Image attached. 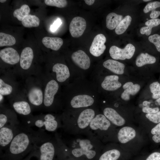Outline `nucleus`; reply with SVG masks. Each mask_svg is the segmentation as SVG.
I'll use <instances>...</instances> for the list:
<instances>
[{"mask_svg": "<svg viewBox=\"0 0 160 160\" xmlns=\"http://www.w3.org/2000/svg\"><path fill=\"white\" fill-rule=\"evenodd\" d=\"M21 124L6 125L0 128V147L6 150L14 137L19 132Z\"/></svg>", "mask_w": 160, "mask_h": 160, "instance_id": "0eeeda50", "label": "nucleus"}, {"mask_svg": "<svg viewBox=\"0 0 160 160\" xmlns=\"http://www.w3.org/2000/svg\"><path fill=\"white\" fill-rule=\"evenodd\" d=\"M135 49L131 44H128L123 49L116 46H111L109 50L111 57L115 60H125L130 59L133 56Z\"/></svg>", "mask_w": 160, "mask_h": 160, "instance_id": "1a4fd4ad", "label": "nucleus"}, {"mask_svg": "<svg viewBox=\"0 0 160 160\" xmlns=\"http://www.w3.org/2000/svg\"><path fill=\"white\" fill-rule=\"evenodd\" d=\"M86 22L83 17H76L71 21L69 29L71 36L74 38L81 36L83 33L86 27Z\"/></svg>", "mask_w": 160, "mask_h": 160, "instance_id": "2eb2a0df", "label": "nucleus"}, {"mask_svg": "<svg viewBox=\"0 0 160 160\" xmlns=\"http://www.w3.org/2000/svg\"><path fill=\"white\" fill-rule=\"evenodd\" d=\"M119 77L117 75L107 76L101 84L102 87L107 91L115 90L121 86V84L119 81Z\"/></svg>", "mask_w": 160, "mask_h": 160, "instance_id": "412c9836", "label": "nucleus"}, {"mask_svg": "<svg viewBox=\"0 0 160 160\" xmlns=\"http://www.w3.org/2000/svg\"><path fill=\"white\" fill-rule=\"evenodd\" d=\"M84 1L86 4L88 5H92L95 1L94 0H85Z\"/></svg>", "mask_w": 160, "mask_h": 160, "instance_id": "c03bdc74", "label": "nucleus"}, {"mask_svg": "<svg viewBox=\"0 0 160 160\" xmlns=\"http://www.w3.org/2000/svg\"><path fill=\"white\" fill-rule=\"evenodd\" d=\"M160 7V1H154L148 3L144 8L143 11L144 13H147L150 11L155 10Z\"/></svg>", "mask_w": 160, "mask_h": 160, "instance_id": "c9c22d12", "label": "nucleus"}, {"mask_svg": "<svg viewBox=\"0 0 160 160\" xmlns=\"http://www.w3.org/2000/svg\"><path fill=\"white\" fill-rule=\"evenodd\" d=\"M151 93L153 94L152 98L157 99L160 98V84L158 82H154L150 84L149 86Z\"/></svg>", "mask_w": 160, "mask_h": 160, "instance_id": "473e14b6", "label": "nucleus"}, {"mask_svg": "<svg viewBox=\"0 0 160 160\" xmlns=\"http://www.w3.org/2000/svg\"><path fill=\"white\" fill-rule=\"evenodd\" d=\"M95 114L94 111L92 109H87L83 111L80 113L77 120L78 127L81 129L87 127L95 117Z\"/></svg>", "mask_w": 160, "mask_h": 160, "instance_id": "aec40b11", "label": "nucleus"}, {"mask_svg": "<svg viewBox=\"0 0 160 160\" xmlns=\"http://www.w3.org/2000/svg\"><path fill=\"white\" fill-rule=\"evenodd\" d=\"M46 72L52 75L55 74V79L60 83L65 82L70 76V71L67 66L60 63H55L52 66L50 71Z\"/></svg>", "mask_w": 160, "mask_h": 160, "instance_id": "4468645a", "label": "nucleus"}, {"mask_svg": "<svg viewBox=\"0 0 160 160\" xmlns=\"http://www.w3.org/2000/svg\"><path fill=\"white\" fill-rule=\"evenodd\" d=\"M145 160H160V153L154 152L150 154Z\"/></svg>", "mask_w": 160, "mask_h": 160, "instance_id": "ea45409f", "label": "nucleus"}, {"mask_svg": "<svg viewBox=\"0 0 160 160\" xmlns=\"http://www.w3.org/2000/svg\"><path fill=\"white\" fill-rule=\"evenodd\" d=\"M6 1V0H0V2L1 3H4Z\"/></svg>", "mask_w": 160, "mask_h": 160, "instance_id": "de8ad7c7", "label": "nucleus"}, {"mask_svg": "<svg viewBox=\"0 0 160 160\" xmlns=\"http://www.w3.org/2000/svg\"><path fill=\"white\" fill-rule=\"evenodd\" d=\"M11 108L22 118L29 117L33 114V109L24 90H20L9 99Z\"/></svg>", "mask_w": 160, "mask_h": 160, "instance_id": "423d86ee", "label": "nucleus"}, {"mask_svg": "<svg viewBox=\"0 0 160 160\" xmlns=\"http://www.w3.org/2000/svg\"><path fill=\"white\" fill-rule=\"evenodd\" d=\"M152 140L155 143H160V123L156 124L150 130Z\"/></svg>", "mask_w": 160, "mask_h": 160, "instance_id": "2f4dec72", "label": "nucleus"}, {"mask_svg": "<svg viewBox=\"0 0 160 160\" xmlns=\"http://www.w3.org/2000/svg\"><path fill=\"white\" fill-rule=\"evenodd\" d=\"M94 102V99L87 95H80L73 97L71 100L70 104L73 108L87 107L91 105Z\"/></svg>", "mask_w": 160, "mask_h": 160, "instance_id": "6ab92c4d", "label": "nucleus"}, {"mask_svg": "<svg viewBox=\"0 0 160 160\" xmlns=\"http://www.w3.org/2000/svg\"><path fill=\"white\" fill-rule=\"evenodd\" d=\"M16 113L11 108L0 104V128L6 125L20 124Z\"/></svg>", "mask_w": 160, "mask_h": 160, "instance_id": "9d476101", "label": "nucleus"}, {"mask_svg": "<svg viewBox=\"0 0 160 160\" xmlns=\"http://www.w3.org/2000/svg\"><path fill=\"white\" fill-rule=\"evenodd\" d=\"M145 24L146 26L152 28L160 24V19L158 18L150 19L146 21Z\"/></svg>", "mask_w": 160, "mask_h": 160, "instance_id": "4c0bfd02", "label": "nucleus"}, {"mask_svg": "<svg viewBox=\"0 0 160 160\" xmlns=\"http://www.w3.org/2000/svg\"><path fill=\"white\" fill-rule=\"evenodd\" d=\"M140 88L139 84H134L132 82H127L123 86V88L124 89V92L129 95L136 94L140 90Z\"/></svg>", "mask_w": 160, "mask_h": 160, "instance_id": "7c9ffc66", "label": "nucleus"}, {"mask_svg": "<svg viewBox=\"0 0 160 160\" xmlns=\"http://www.w3.org/2000/svg\"><path fill=\"white\" fill-rule=\"evenodd\" d=\"M16 42L15 39L12 36L3 32L0 33V47L12 46Z\"/></svg>", "mask_w": 160, "mask_h": 160, "instance_id": "c756f323", "label": "nucleus"}, {"mask_svg": "<svg viewBox=\"0 0 160 160\" xmlns=\"http://www.w3.org/2000/svg\"><path fill=\"white\" fill-rule=\"evenodd\" d=\"M156 102L158 103L159 105H160V98L157 99L156 100Z\"/></svg>", "mask_w": 160, "mask_h": 160, "instance_id": "49530a36", "label": "nucleus"}, {"mask_svg": "<svg viewBox=\"0 0 160 160\" xmlns=\"http://www.w3.org/2000/svg\"><path fill=\"white\" fill-rule=\"evenodd\" d=\"M21 23L25 27H37L39 25L40 20L35 15H29L21 21Z\"/></svg>", "mask_w": 160, "mask_h": 160, "instance_id": "c85d7f7f", "label": "nucleus"}, {"mask_svg": "<svg viewBox=\"0 0 160 160\" xmlns=\"http://www.w3.org/2000/svg\"><path fill=\"white\" fill-rule=\"evenodd\" d=\"M156 59L154 56L148 53H141L137 57L135 61L136 65L142 67L146 64H152L156 62Z\"/></svg>", "mask_w": 160, "mask_h": 160, "instance_id": "a878e982", "label": "nucleus"}, {"mask_svg": "<svg viewBox=\"0 0 160 160\" xmlns=\"http://www.w3.org/2000/svg\"><path fill=\"white\" fill-rule=\"evenodd\" d=\"M45 4L49 6H55L59 8H63L67 5L65 0H45Z\"/></svg>", "mask_w": 160, "mask_h": 160, "instance_id": "72a5a7b5", "label": "nucleus"}, {"mask_svg": "<svg viewBox=\"0 0 160 160\" xmlns=\"http://www.w3.org/2000/svg\"><path fill=\"white\" fill-rule=\"evenodd\" d=\"M148 40L155 45L158 51L160 52V35L157 34L151 35L148 37Z\"/></svg>", "mask_w": 160, "mask_h": 160, "instance_id": "e433bc0d", "label": "nucleus"}, {"mask_svg": "<svg viewBox=\"0 0 160 160\" xmlns=\"http://www.w3.org/2000/svg\"><path fill=\"white\" fill-rule=\"evenodd\" d=\"M151 103L150 102L147 101H145L143 102V104L144 106H148Z\"/></svg>", "mask_w": 160, "mask_h": 160, "instance_id": "a18cd8bd", "label": "nucleus"}, {"mask_svg": "<svg viewBox=\"0 0 160 160\" xmlns=\"http://www.w3.org/2000/svg\"><path fill=\"white\" fill-rule=\"evenodd\" d=\"M0 73V95L10 99L20 90L16 78L17 76L11 71L1 72Z\"/></svg>", "mask_w": 160, "mask_h": 160, "instance_id": "39448f33", "label": "nucleus"}, {"mask_svg": "<svg viewBox=\"0 0 160 160\" xmlns=\"http://www.w3.org/2000/svg\"><path fill=\"white\" fill-rule=\"evenodd\" d=\"M24 90L33 110H42L44 92L43 85L39 76H31L26 78Z\"/></svg>", "mask_w": 160, "mask_h": 160, "instance_id": "f03ea898", "label": "nucleus"}, {"mask_svg": "<svg viewBox=\"0 0 160 160\" xmlns=\"http://www.w3.org/2000/svg\"><path fill=\"white\" fill-rule=\"evenodd\" d=\"M160 15V11L154 10L151 11L150 15V17L152 19H156Z\"/></svg>", "mask_w": 160, "mask_h": 160, "instance_id": "37998d69", "label": "nucleus"}, {"mask_svg": "<svg viewBox=\"0 0 160 160\" xmlns=\"http://www.w3.org/2000/svg\"><path fill=\"white\" fill-rule=\"evenodd\" d=\"M152 29V28L148 26L143 27L140 29V33L142 34H145L147 36H148L151 33Z\"/></svg>", "mask_w": 160, "mask_h": 160, "instance_id": "79ce46f5", "label": "nucleus"}, {"mask_svg": "<svg viewBox=\"0 0 160 160\" xmlns=\"http://www.w3.org/2000/svg\"><path fill=\"white\" fill-rule=\"evenodd\" d=\"M89 126L92 130L99 129L105 132L106 134H109V132L117 134V130L116 127L103 114H99L95 116L90 122Z\"/></svg>", "mask_w": 160, "mask_h": 160, "instance_id": "6e6552de", "label": "nucleus"}, {"mask_svg": "<svg viewBox=\"0 0 160 160\" xmlns=\"http://www.w3.org/2000/svg\"><path fill=\"white\" fill-rule=\"evenodd\" d=\"M159 111V108L157 107L151 108L148 106H144L142 108V111L146 113H156Z\"/></svg>", "mask_w": 160, "mask_h": 160, "instance_id": "58836bf2", "label": "nucleus"}, {"mask_svg": "<svg viewBox=\"0 0 160 160\" xmlns=\"http://www.w3.org/2000/svg\"><path fill=\"white\" fill-rule=\"evenodd\" d=\"M123 17L114 12L109 13L106 16V24L107 28L110 30H113L117 27L121 20Z\"/></svg>", "mask_w": 160, "mask_h": 160, "instance_id": "b1692460", "label": "nucleus"}, {"mask_svg": "<svg viewBox=\"0 0 160 160\" xmlns=\"http://www.w3.org/2000/svg\"><path fill=\"white\" fill-rule=\"evenodd\" d=\"M71 58L74 63L81 69L87 70L90 67V58L83 50H79L74 52L71 55Z\"/></svg>", "mask_w": 160, "mask_h": 160, "instance_id": "a211bd4d", "label": "nucleus"}, {"mask_svg": "<svg viewBox=\"0 0 160 160\" xmlns=\"http://www.w3.org/2000/svg\"><path fill=\"white\" fill-rule=\"evenodd\" d=\"M30 12V9L29 6L24 4L20 8L16 9L14 11L13 15L19 20L22 21L29 15Z\"/></svg>", "mask_w": 160, "mask_h": 160, "instance_id": "cd10ccee", "label": "nucleus"}, {"mask_svg": "<svg viewBox=\"0 0 160 160\" xmlns=\"http://www.w3.org/2000/svg\"><path fill=\"white\" fill-rule=\"evenodd\" d=\"M79 145V148H75L72 151V153L74 156L78 157L85 155L88 159H90L95 156L96 152L92 150L93 146L89 140L87 139L80 140Z\"/></svg>", "mask_w": 160, "mask_h": 160, "instance_id": "9b49d317", "label": "nucleus"}, {"mask_svg": "<svg viewBox=\"0 0 160 160\" xmlns=\"http://www.w3.org/2000/svg\"><path fill=\"white\" fill-rule=\"evenodd\" d=\"M114 148L108 150L105 152L100 156L99 160H118L121 155V148Z\"/></svg>", "mask_w": 160, "mask_h": 160, "instance_id": "393cba45", "label": "nucleus"}, {"mask_svg": "<svg viewBox=\"0 0 160 160\" xmlns=\"http://www.w3.org/2000/svg\"><path fill=\"white\" fill-rule=\"evenodd\" d=\"M24 124L29 127L35 126L44 131L52 132L55 131L60 126V122L56 117L51 113L40 114L23 118Z\"/></svg>", "mask_w": 160, "mask_h": 160, "instance_id": "20e7f679", "label": "nucleus"}, {"mask_svg": "<svg viewBox=\"0 0 160 160\" xmlns=\"http://www.w3.org/2000/svg\"><path fill=\"white\" fill-rule=\"evenodd\" d=\"M151 0H143V1H145V2H147V1H150Z\"/></svg>", "mask_w": 160, "mask_h": 160, "instance_id": "09e8293b", "label": "nucleus"}, {"mask_svg": "<svg viewBox=\"0 0 160 160\" xmlns=\"http://www.w3.org/2000/svg\"><path fill=\"white\" fill-rule=\"evenodd\" d=\"M146 121L156 124L160 123V111L154 113H146Z\"/></svg>", "mask_w": 160, "mask_h": 160, "instance_id": "f704fd0d", "label": "nucleus"}, {"mask_svg": "<svg viewBox=\"0 0 160 160\" xmlns=\"http://www.w3.org/2000/svg\"><path fill=\"white\" fill-rule=\"evenodd\" d=\"M39 75L43 85L44 99L42 110L50 111L54 108L55 97L58 92L59 85L56 79L48 73L41 72Z\"/></svg>", "mask_w": 160, "mask_h": 160, "instance_id": "7ed1b4c3", "label": "nucleus"}, {"mask_svg": "<svg viewBox=\"0 0 160 160\" xmlns=\"http://www.w3.org/2000/svg\"><path fill=\"white\" fill-rule=\"evenodd\" d=\"M42 42L46 47L55 51L58 50L63 44V39L57 37L46 36L42 39Z\"/></svg>", "mask_w": 160, "mask_h": 160, "instance_id": "5701e85b", "label": "nucleus"}, {"mask_svg": "<svg viewBox=\"0 0 160 160\" xmlns=\"http://www.w3.org/2000/svg\"><path fill=\"white\" fill-rule=\"evenodd\" d=\"M103 65L105 68L115 73L122 74L124 73L125 65L118 61L108 59L103 62Z\"/></svg>", "mask_w": 160, "mask_h": 160, "instance_id": "4be33fe9", "label": "nucleus"}, {"mask_svg": "<svg viewBox=\"0 0 160 160\" xmlns=\"http://www.w3.org/2000/svg\"><path fill=\"white\" fill-rule=\"evenodd\" d=\"M146 134L140 127L132 124L119 128L117 130L116 139L124 150H131L144 145L147 141Z\"/></svg>", "mask_w": 160, "mask_h": 160, "instance_id": "f257e3e1", "label": "nucleus"}, {"mask_svg": "<svg viewBox=\"0 0 160 160\" xmlns=\"http://www.w3.org/2000/svg\"><path fill=\"white\" fill-rule=\"evenodd\" d=\"M0 57L4 63L13 65L19 62L20 56L15 49L11 47H7L0 50Z\"/></svg>", "mask_w": 160, "mask_h": 160, "instance_id": "f3484780", "label": "nucleus"}, {"mask_svg": "<svg viewBox=\"0 0 160 160\" xmlns=\"http://www.w3.org/2000/svg\"><path fill=\"white\" fill-rule=\"evenodd\" d=\"M62 24V22L61 20L57 19L55 21L53 24L51 26L50 30L52 32L55 31Z\"/></svg>", "mask_w": 160, "mask_h": 160, "instance_id": "a19ab883", "label": "nucleus"}, {"mask_svg": "<svg viewBox=\"0 0 160 160\" xmlns=\"http://www.w3.org/2000/svg\"><path fill=\"white\" fill-rule=\"evenodd\" d=\"M103 115L116 127L119 128L132 124L124 117L121 115L114 109L106 107L103 111Z\"/></svg>", "mask_w": 160, "mask_h": 160, "instance_id": "f8f14e48", "label": "nucleus"}, {"mask_svg": "<svg viewBox=\"0 0 160 160\" xmlns=\"http://www.w3.org/2000/svg\"><path fill=\"white\" fill-rule=\"evenodd\" d=\"M106 38L102 34L97 35L94 38L89 48L90 53L95 57H99L102 54L106 49L105 43Z\"/></svg>", "mask_w": 160, "mask_h": 160, "instance_id": "dca6fc26", "label": "nucleus"}, {"mask_svg": "<svg viewBox=\"0 0 160 160\" xmlns=\"http://www.w3.org/2000/svg\"><path fill=\"white\" fill-rule=\"evenodd\" d=\"M131 17L127 15L123 18L115 29L116 33L118 35L121 34L127 30L132 21Z\"/></svg>", "mask_w": 160, "mask_h": 160, "instance_id": "bb28decb", "label": "nucleus"}, {"mask_svg": "<svg viewBox=\"0 0 160 160\" xmlns=\"http://www.w3.org/2000/svg\"><path fill=\"white\" fill-rule=\"evenodd\" d=\"M57 146L51 138L42 143L39 147L40 160H53Z\"/></svg>", "mask_w": 160, "mask_h": 160, "instance_id": "ddd939ff", "label": "nucleus"}]
</instances>
